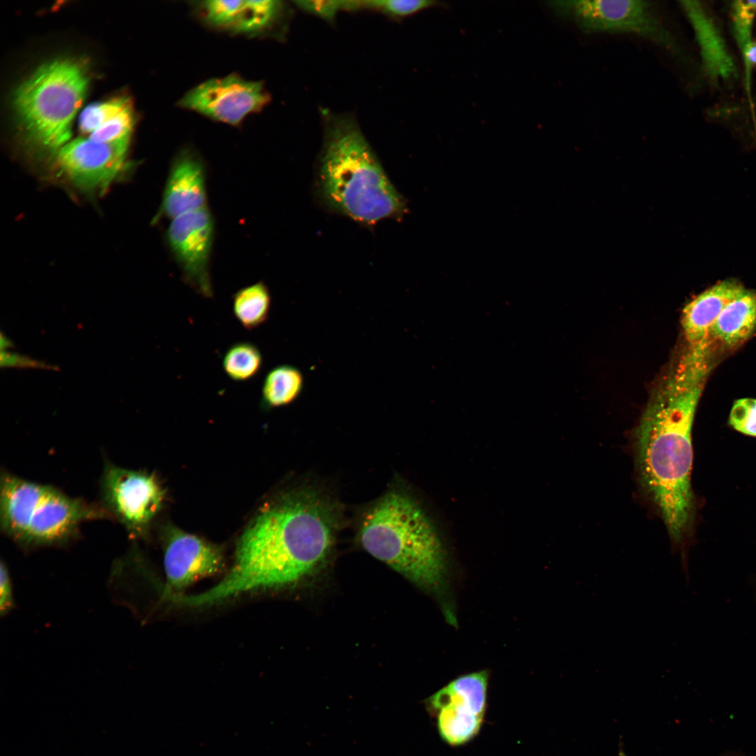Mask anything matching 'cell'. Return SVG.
<instances>
[{
  "mask_svg": "<svg viewBox=\"0 0 756 756\" xmlns=\"http://www.w3.org/2000/svg\"><path fill=\"white\" fill-rule=\"evenodd\" d=\"M164 493L152 474L105 460L99 481V505L131 538L143 536L160 510Z\"/></svg>",
  "mask_w": 756,
  "mask_h": 756,
  "instance_id": "8",
  "label": "cell"
},
{
  "mask_svg": "<svg viewBox=\"0 0 756 756\" xmlns=\"http://www.w3.org/2000/svg\"><path fill=\"white\" fill-rule=\"evenodd\" d=\"M0 341L1 351H7V349L11 348L14 346L11 340H9L6 335H4L2 332L0 336Z\"/></svg>",
  "mask_w": 756,
  "mask_h": 756,
  "instance_id": "31",
  "label": "cell"
},
{
  "mask_svg": "<svg viewBox=\"0 0 756 756\" xmlns=\"http://www.w3.org/2000/svg\"><path fill=\"white\" fill-rule=\"evenodd\" d=\"M14 607L12 583L8 568L3 561L1 562L0 580V614L4 616L10 612Z\"/></svg>",
  "mask_w": 756,
  "mask_h": 756,
  "instance_id": "29",
  "label": "cell"
},
{
  "mask_svg": "<svg viewBox=\"0 0 756 756\" xmlns=\"http://www.w3.org/2000/svg\"><path fill=\"white\" fill-rule=\"evenodd\" d=\"M756 16V1H735L731 5L734 35L743 59L752 43V31Z\"/></svg>",
  "mask_w": 756,
  "mask_h": 756,
  "instance_id": "23",
  "label": "cell"
},
{
  "mask_svg": "<svg viewBox=\"0 0 756 756\" xmlns=\"http://www.w3.org/2000/svg\"><path fill=\"white\" fill-rule=\"evenodd\" d=\"M222 564V554L218 547L193 535L172 533L164 549L166 594L216 573Z\"/></svg>",
  "mask_w": 756,
  "mask_h": 756,
  "instance_id": "12",
  "label": "cell"
},
{
  "mask_svg": "<svg viewBox=\"0 0 756 756\" xmlns=\"http://www.w3.org/2000/svg\"><path fill=\"white\" fill-rule=\"evenodd\" d=\"M438 713V728L442 738L451 746L463 744L479 731L483 718L463 696L449 694L433 706Z\"/></svg>",
  "mask_w": 756,
  "mask_h": 756,
  "instance_id": "17",
  "label": "cell"
},
{
  "mask_svg": "<svg viewBox=\"0 0 756 756\" xmlns=\"http://www.w3.org/2000/svg\"><path fill=\"white\" fill-rule=\"evenodd\" d=\"M225 374L234 382H243L255 377L262 366L259 348L250 342H238L225 351L222 360Z\"/></svg>",
  "mask_w": 756,
  "mask_h": 756,
  "instance_id": "21",
  "label": "cell"
},
{
  "mask_svg": "<svg viewBox=\"0 0 756 756\" xmlns=\"http://www.w3.org/2000/svg\"><path fill=\"white\" fill-rule=\"evenodd\" d=\"M134 124V116L130 106L104 122L88 137L106 144L130 141Z\"/></svg>",
  "mask_w": 756,
  "mask_h": 756,
  "instance_id": "24",
  "label": "cell"
},
{
  "mask_svg": "<svg viewBox=\"0 0 756 756\" xmlns=\"http://www.w3.org/2000/svg\"><path fill=\"white\" fill-rule=\"evenodd\" d=\"M295 4L302 10L330 22L338 11L351 9V1H298Z\"/></svg>",
  "mask_w": 756,
  "mask_h": 756,
  "instance_id": "27",
  "label": "cell"
},
{
  "mask_svg": "<svg viewBox=\"0 0 756 756\" xmlns=\"http://www.w3.org/2000/svg\"><path fill=\"white\" fill-rule=\"evenodd\" d=\"M197 9L210 27L233 34L254 35L272 28L282 15L279 1H204Z\"/></svg>",
  "mask_w": 756,
  "mask_h": 756,
  "instance_id": "14",
  "label": "cell"
},
{
  "mask_svg": "<svg viewBox=\"0 0 756 756\" xmlns=\"http://www.w3.org/2000/svg\"><path fill=\"white\" fill-rule=\"evenodd\" d=\"M729 424L740 433L756 437V399L736 400L729 414Z\"/></svg>",
  "mask_w": 756,
  "mask_h": 756,
  "instance_id": "26",
  "label": "cell"
},
{
  "mask_svg": "<svg viewBox=\"0 0 756 756\" xmlns=\"http://www.w3.org/2000/svg\"><path fill=\"white\" fill-rule=\"evenodd\" d=\"M0 364L1 368H30L41 370H54L52 366L43 361L32 358L25 355L7 351H1Z\"/></svg>",
  "mask_w": 756,
  "mask_h": 756,
  "instance_id": "28",
  "label": "cell"
},
{
  "mask_svg": "<svg viewBox=\"0 0 756 756\" xmlns=\"http://www.w3.org/2000/svg\"><path fill=\"white\" fill-rule=\"evenodd\" d=\"M269 101L262 82L232 74L197 85L180 99L178 105L212 120L236 126L250 114L261 111Z\"/></svg>",
  "mask_w": 756,
  "mask_h": 756,
  "instance_id": "9",
  "label": "cell"
},
{
  "mask_svg": "<svg viewBox=\"0 0 756 756\" xmlns=\"http://www.w3.org/2000/svg\"><path fill=\"white\" fill-rule=\"evenodd\" d=\"M323 120L319 183L328 206L367 224L402 215L405 200L386 175L356 121L326 111Z\"/></svg>",
  "mask_w": 756,
  "mask_h": 756,
  "instance_id": "3",
  "label": "cell"
},
{
  "mask_svg": "<svg viewBox=\"0 0 756 756\" xmlns=\"http://www.w3.org/2000/svg\"><path fill=\"white\" fill-rule=\"evenodd\" d=\"M130 141L106 144L89 137L70 140L55 155L62 176L86 192L106 190L125 167Z\"/></svg>",
  "mask_w": 756,
  "mask_h": 756,
  "instance_id": "11",
  "label": "cell"
},
{
  "mask_svg": "<svg viewBox=\"0 0 756 756\" xmlns=\"http://www.w3.org/2000/svg\"><path fill=\"white\" fill-rule=\"evenodd\" d=\"M442 3L429 0H371L359 1L360 8L382 11L393 17H405Z\"/></svg>",
  "mask_w": 756,
  "mask_h": 756,
  "instance_id": "25",
  "label": "cell"
},
{
  "mask_svg": "<svg viewBox=\"0 0 756 756\" xmlns=\"http://www.w3.org/2000/svg\"><path fill=\"white\" fill-rule=\"evenodd\" d=\"M743 288L738 281L724 280L690 301L682 315V327L687 344H698L710 340V330L717 318Z\"/></svg>",
  "mask_w": 756,
  "mask_h": 756,
  "instance_id": "16",
  "label": "cell"
},
{
  "mask_svg": "<svg viewBox=\"0 0 756 756\" xmlns=\"http://www.w3.org/2000/svg\"><path fill=\"white\" fill-rule=\"evenodd\" d=\"M357 532L366 552L413 583L444 589L447 564L442 540L424 510L402 489L393 488L370 505Z\"/></svg>",
  "mask_w": 756,
  "mask_h": 756,
  "instance_id": "4",
  "label": "cell"
},
{
  "mask_svg": "<svg viewBox=\"0 0 756 756\" xmlns=\"http://www.w3.org/2000/svg\"><path fill=\"white\" fill-rule=\"evenodd\" d=\"M756 330V293L740 291L722 309L710 332L727 346L746 341Z\"/></svg>",
  "mask_w": 756,
  "mask_h": 756,
  "instance_id": "18",
  "label": "cell"
},
{
  "mask_svg": "<svg viewBox=\"0 0 756 756\" xmlns=\"http://www.w3.org/2000/svg\"><path fill=\"white\" fill-rule=\"evenodd\" d=\"M304 376L297 367L283 364L265 375L261 388L260 405L265 410L278 408L294 402L304 388Z\"/></svg>",
  "mask_w": 756,
  "mask_h": 756,
  "instance_id": "19",
  "label": "cell"
},
{
  "mask_svg": "<svg viewBox=\"0 0 756 756\" xmlns=\"http://www.w3.org/2000/svg\"><path fill=\"white\" fill-rule=\"evenodd\" d=\"M743 61L748 75L747 79H748V74L751 68L756 66V41H752L750 43L743 57Z\"/></svg>",
  "mask_w": 756,
  "mask_h": 756,
  "instance_id": "30",
  "label": "cell"
},
{
  "mask_svg": "<svg viewBox=\"0 0 756 756\" xmlns=\"http://www.w3.org/2000/svg\"><path fill=\"white\" fill-rule=\"evenodd\" d=\"M206 170L202 158L190 148L174 158L158 215L174 218L206 206Z\"/></svg>",
  "mask_w": 756,
  "mask_h": 756,
  "instance_id": "13",
  "label": "cell"
},
{
  "mask_svg": "<svg viewBox=\"0 0 756 756\" xmlns=\"http://www.w3.org/2000/svg\"><path fill=\"white\" fill-rule=\"evenodd\" d=\"M89 83L85 67L57 58L38 67L13 94V107L28 141L55 155L71 136V124Z\"/></svg>",
  "mask_w": 756,
  "mask_h": 756,
  "instance_id": "6",
  "label": "cell"
},
{
  "mask_svg": "<svg viewBox=\"0 0 756 756\" xmlns=\"http://www.w3.org/2000/svg\"><path fill=\"white\" fill-rule=\"evenodd\" d=\"M711 369L708 346H687L652 393L635 430L640 484L676 543L692 520V428Z\"/></svg>",
  "mask_w": 756,
  "mask_h": 756,
  "instance_id": "2",
  "label": "cell"
},
{
  "mask_svg": "<svg viewBox=\"0 0 756 756\" xmlns=\"http://www.w3.org/2000/svg\"><path fill=\"white\" fill-rule=\"evenodd\" d=\"M272 304L267 286L259 281L245 286L232 295V312L246 330H253L268 319Z\"/></svg>",
  "mask_w": 756,
  "mask_h": 756,
  "instance_id": "20",
  "label": "cell"
},
{
  "mask_svg": "<svg viewBox=\"0 0 756 756\" xmlns=\"http://www.w3.org/2000/svg\"><path fill=\"white\" fill-rule=\"evenodd\" d=\"M339 504L318 488L302 487L265 509L243 533L227 575L202 593L180 595L190 606L210 605L260 588L295 582L321 565L341 526Z\"/></svg>",
  "mask_w": 756,
  "mask_h": 756,
  "instance_id": "1",
  "label": "cell"
},
{
  "mask_svg": "<svg viewBox=\"0 0 756 756\" xmlns=\"http://www.w3.org/2000/svg\"><path fill=\"white\" fill-rule=\"evenodd\" d=\"M130 106L131 101L125 96L90 104L80 115L79 129L83 134L90 135L104 122Z\"/></svg>",
  "mask_w": 756,
  "mask_h": 756,
  "instance_id": "22",
  "label": "cell"
},
{
  "mask_svg": "<svg viewBox=\"0 0 756 756\" xmlns=\"http://www.w3.org/2000/svg\"><path fill=\"white\" fill-rule=\"evenodd\" d=\"M681 5L694 29L707 76L716 82L735 77L736 63L717 22L699 1H682Z\"/></svg>",
  "mask_w": 756,
  "mask_h": 756,
  "instance_id": "15",
  "label": "cell"
},
{
  "mask_svg": "<svg viewBox=\"0 0 756 756\" xmlns=\"http://www.w3.org/2000/svg\"><path fill=\"white\" fill-rule=\"evenodd\" d=\"M214 232V219L205 206L172 219L165 234L183 280L204 298L213 297L209 261Z\"/></svg>",
  "mask_w": 756,
  "mask_h": 756,
  "instance_id": "10",
  "label": "cell"
},
{
  "mask_svg": "<svg viewBox=\"0 0 756 756\" xmlns=\"http://www.w3.org/2000/svg\"><path fill=\"white\" fill-rule=\"evenodd\" d=\"M553 10L572 18L587 33H626L652 41L673 54L676 43L649 1L577 0L552 2Z\"/></svg>",
  "mask_w": 756,
  "mask_h": 756,
  "instance_id": "7",
  "label": "cell"
},
{
  "mask_svg": "<svg viewBox=\"0 0 756 756\" xmlns=\"http://www.w3.org/2000/svg\"><path fill=\"white\" fill-rule=\"evenodd\" d=\"M111 519L99 504L2 470L0 526L24 550L63 546L78 537L85 522Z\"/></svg>",
  "mask_w": 756,
  "mask_h": 756,
  "instance_id": "5",
  "label": "cell"
}]
</instances>
